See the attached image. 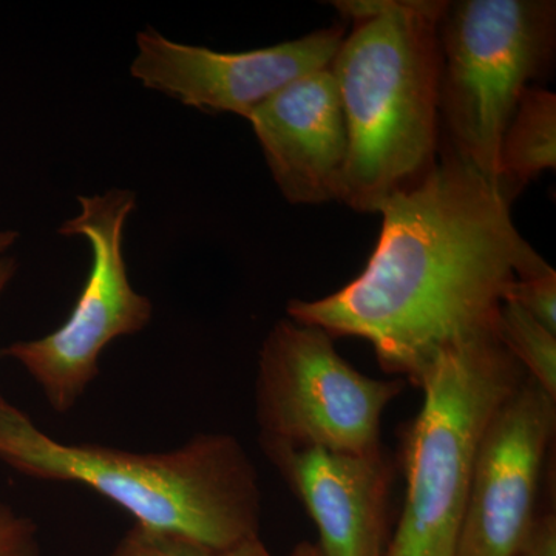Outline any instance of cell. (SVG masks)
I'll return each instance as SVG.
<instances>
[{
	"mask_svg": "<svg viewBox=\"0 0 556 556\" xmlns=\"http://www.w3.org/2000/svg\"><path fill=\"white\" fill-rule=\"evenodd\" d=\"M345 35V25H332L265 49L223 53L146 28L137 35L130 73L146 89L188 108L249 119L289 84L329 67Z\"/></svg>",
	"mask_w": 556,
	"mask_h": 556,
	"instance_id": "ba28073f",
	"label": "cell"
},
{
	"mask_svg": "<svg viewBox=\"0 0 556 556\" xmlns=\"http://www.w3.org/2000/svg\"><path fill=\"white\" fill-rule=\"evenodd\" d=\"M17 268L20 265H17L16 258L10 257V255L0 257V295L9 288L11 280L16 276Z\"/></svg>",
	"mask_w": 556,
	"mask_h": 556,
	"instance_id": "ac0fdd59",
	"label": "cell"
},
{
	"mask_svg": "<svg viewBox=\"0 0 556 556\" xmlns=\"http://www.w3.org/2000/svg\"><path fill=\"white\" fill-rule=\"evenodd\" d=\"M248 121L289 203L313 206L339 200L348 130L331 67L289 84Z\"/></svg>",
	"mask_w": 556,
	"mask_h": 556,
	"instance_id": "8fae6325",
	"label": "cell"
},
{
	"mask_svg": "<svg viewBox=\"0 0 556 556\" xmlns=\"http://www.w3.org/2000/svg\"><path fill=\"white\" fill-rule=\"evenodd\" d=\"M109 556H274L262 538L230 546H211L178 533L160 532L135 525L121 538Z\"/></svg>",
	"mask_w": 556,
	"mask_h": 556,
	"instance_id": "5bb4252c",
	"label": "cell"
},
{
	"mask_svg": "<svg viewBox=\"0 0 556 556\" xmlns=\"http://www.w3.org/2000/svg\"><path fill=\"white\" fill-rule=\"evenodd\" d=\"M332 5L354 24L329 65L348 130L338 201L357 212H379L439 161V21L447 2Z\"/></svg>",
	"mask_w": 556,
	"mask_h": 556,
	"instance_id": "7a4b0ae2",
	"label": "cell"
},
{
	"mask_svg": "<svg viewBox=\"0 0 556 556\" xmlns=\"http://www.w3.org/2000/svg\"><path fill=\"white\" fill-rule=\"evenodd\" d=\"M0 556H42L33 519L0 501Z\"/></svg>",
	"mask_w": 556,
	"mask_h": 556,
	"instance_id": "2e32d148",
	"label": "cell"
},
{
	"mask_svg": "<svg viewBox=\"0 0 556 556\" xmlns=\"http://www.w3.org/2000/svg\"><path fill=\"white\" fill-rule=\"evenodd\" d=\"M551 0L447 2L439 21V124L444 149L497 179V155L530 83L554 58Z\"/></svg>",
	"mask_w": 556,
	"mask_h": 556,
	"instance_id": "5b68a950",
	"label": "cell"
},
{
	"mask_svg": "<svg viewBox=\"0 0 556 556\" xmlns=\"http://www.w3.org/2000/svg\"><path fill=\"white\" fill-rule=\"evenodd\" d=\"M289 556H324L317 544L309 543V541H302Z\"/></svg>",
	"mask_w": 556,
	"mask_h": 556,
	"instance_id": "ffe728a7",
	"label": "cell"
},
{
	"mask_svg": "<svg viewBox=\"0 0 556 556\" xmlns=\"http://www.w3.org/2000/svg\"><path fill=\"white\" fill-rule=\"evenodd\" d=\"M556 399L527 376L497 409L479 447L455 556H514L536 518Z\"/></svg>",
	"mask_w": 556,
	"mask_h": 556,
	"instance_id": "9c48e42d",
	"label": "cell"
},
{
	"mask_svg": "<svg viewBox=\"0 0 556 556\" xmlns=\"http://www.w3.org/2000/svg\"><path fill=\"white\" fill-rule=\"evenodd\" d=\"M506 300L556 332V273L532 247L519 258Z\"/></svg>",
	"mask_w": 556,
	"mask_h": 556,
	"instance_id": "9a60e30c",
	"label": "cell"
},
{
	"mask_svg": "<svg viewBox=\"0 0 556 556\" xmlns=\"http://www.w3.org/2000/svg\"><path fill=\"white\" fill-rule=\"evenodd\" d=\"M0 460L28 478L89 486L146 529L211 546L260 536L257 468L230 434H199L160 453L68 444L0 394Z\"/></svg>",
	"mask_w": 556,
	"mask_h": 556,
	"instance_id": "3957f363",
	"label": "cell"
},
{
	"mask_svg": "<svg viewBox=\"0 0 556 556\" xmlns=\"http://www.w3.org/2000/svg\"><path fill=\"white\" fill-rule=\"evenodd\" d=\"M514 556H556L555 514L536 515Z\"/></svg>",
	"mask_w": 556,
	"mask_h": 556,
	"instance_id": "e0dca14e",
	"label": "cell"
},
{
	"mask_svg": "<svg viewBox=\"0 0 556 556\" xmlns=\"http://www.w3.org/2000/svg\"><path fill=\"white\" fill-rule=\"evenodd\" d=\"M317 526L324 556H387L393 464L382 452L350 453L260 441Z\"/></svg>",
	"mask_w": 556,
	"mask_h": 556,
	"instance_id": "30bf717a",
	"label": "cell"
},
{
	"mask_svg": "<svg viewBox=\"0 0 556 556\" xmlns=\"http://www.w3.org/2000/svg\"><path fill=\"white\" fill-rule=\"evenodd\" d=\"M526 378L497 336L431 362L417 386L422 408L405 434L407 496L387 556H455L482 438Z\"/></svg>",
	"mask_w": 556,
	"mask_h": 556,
	"instance_id": "277c9868",
	"label": "cell"
},
{
	"mask_svg": "<svg viewBox=\"0 0 556 556\" xmlns=\"http://www.w3.org/2000/svg\"><path fill=\"white\" fill-rule=\"evenodd\" d=\"M404 379L362 375L334 339L314 325L281 318L263 342L255 380L260 441L371 453L380 422L404 391Z\"/></svg>",
	"mask_w": 556,
	"mask_h": 556,
	"instance_id": "8992f818",
	"label": "cell"
},
{
	"mask_svg": "<svg viewBox=\"0 0 556 556\" xmlns=\"http://www.w3.org/2000/svg\"><path fill=\"white\" fill-rule=\"evenodd\" d=\"M556 166V97L530 87L522 94L503 135L497 181L515 199L527 182Z\"/></svg>",
	"mask_w": 556,
	"mask_h": 556,
	"instance_id": "7c38bea8",
	"label": "cell"
},
{
	"mask_svg": "<svg viewBox=\"0 0 556 556\" xmlns=\"http://www.w3.org/2000/svg\"><path fill=\"white\" fill-rule=\"evenodd\" d=\"M496 178L444 149L422 181L380 207L367 268L324 299L291 300L288 317L332 339L367 340L380 368L419 386L448 348L496 336L501 306L529 243Z\"/></svg>",
	"mask_w": 556,
	"mask_h": 556,
	"instance_id": "6da1fadb",
	"label": "cell"
},
{
	"mask_svg": "<svg viewBox=\"0 0 556 556\" xmlns=\"http://www.w3.org/2000/svg\"><path fill=\"white\" fill-rule=\"evenodd\" d=\"M17 240H20V233L16 230H0V257L7 254L17 243Z\"/></svg>",
	"mask_w": 556,
	"mask_h": 556,
	"instance_id": "d6986e66",
	"label": "cell"
},
{
	"mask_svg": "<svg viewBox=\"0 0 556 556\" xmlns=\"http://www.w3.org/2000/svg\"><path fill=\"white\" fill-rule=\"evenodd\" d=\"M78 201L79 214L58 229L65 237H84L91 249L89 277L75 308L56 331L0 350V357L17 362L31 376L60 415L75 407L100 375L102 351L142 331L153 314L152 302L131 287L123 254L124 226L137 195L112 189Z\"/></svg>",
	"mask_w": 556,
	"mask_h": 556,
	"instance_id": "52a82bcc",
	"label": "cell"
},
{
	"mask_svg": "<svg viewBox=\"0 0 556 556\" xmlns=\"http://www.w3.org/2000/svg\"><path fill=\"white\" fill-rule=\"evenodd\" d=\"M496 336L527 376L556 399V332L506 300L501 306Z\"/></svg>",
	"mask_w": 556,
	"mask_h": 556,
	"instance_id": "4fadbf2b",
	"label": "cell"
}]
</instances>
